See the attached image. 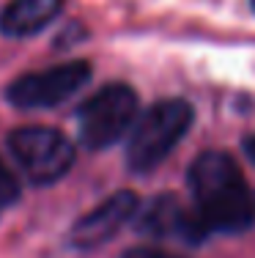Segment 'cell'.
<instances>
[{
	"label": "cell",
	"instance_id": "cell-1",
	"mask_svg": "<svg viewBox=\"0 0 255 258\" xmlns=\"http://www.w3.org/2000/svg\"><path fill=\"white\" fill-rule=\"evenodd\" d=\"M195 212L209 233H241L255 223V198L225 151H203L190 165Z\"/></svg>",
	"mask_w": 255,
	"mask_h": 258
},
{
	"label": "cell",
	"instance_id": "cell-2",
	"mask_svg": "<svg viewBox=\"0 0 255 258\" xmlns=\"http://www.w3.org/2000/svg\"><path fill=\"white\" fill-rule=\"evenodd\" d=\"M192 118V104L184 99H162L137 115L126 143V165L132 173H151L165 162L190 132Z\"/></svg>",
	"mask_w": 255,
	"mask_h": 258
},
{
	"label": "cell",
	"instance_id": "cell-3",
	"mask_svg": "<svg viewBox=\"0 0 255 258\" xmlns=\"http://www.w3.org/2000/svg\"><path fill=\"white\" fill-rule=\"evenodd\" d=\"M137 118V94L126 83H110L88 96L77 110V135L91 151L110 149Z\"/></svg>",
	"mask_w": 255,
	"mask_h": 258
},
{
	"label": "cell",
	"instance_id": "cell-4",
	"mask_svg": "<svg viewBox=\"0 0 255 258\" xmlns=\"http://www.w3.org/2000/svg\"><path fill=\"white\" fill-rule=\"evenodd\" d=\"M14 162L33 184H52L63 179L74 165V146L52 126H20L9 135Z\"/></svg>",
	"mask_w": 255,
	"mask_h": 258
},
{
	"label": "cell",
	"instance_id": "cell-5",
	"mask_svg": "<svg viewBox=\"0 0 255 258\" xmlns=\"http://www.w3.org/2000/svg\"><path fill=\"white\" fill-rule=\"evenodd\" d=\"M91 80V66L85 60L60 63L55 69L33 72L14 80L9 88V102L20 110H47L74 96Z\"/></svg>",
	"mask_w": 255,
	"mask_h": 258
},
{
	"label": "cell",
	"instance_id": "cell-6",
	"mask_svg": "<svg viewBox=\"0 0 255 258\" xmlns=\"http://www.w3.org/2000/svg\"><path fill=\"white\" fill-rule=\"evenodd\" d=\"M137 231L151 239H181L198 244L209 236L195 209H187L173 195H159L143 209L137 206Z\"/></svg>",
	"mask_w": 255,
	"mask_h": 258
},
{
	"label": "cell",
	"instance_id": "cell-7",
	"mask_svg": "<svg viewBox=\"0 0 255 258\" xmlns=\"http://www.w3.org/2000/svg\"><path fill=\"white\" fill-rule=\"evenodd\" d=\"M137 201L135 192H115L107 201H102L96 209H91L88 214H82L71 228V244L80 250H91L99 244L110 242V239L135 217Z\"/></svg>",
	"mask_w": 255,
	"mask_h": 258
},
{
	"label": "cell",
	"instance_id": "cell-8",
	"mask_svg": "<svg viewBox=\"0 0 255 258\" xmlns=\"http://www.w3.org/2000/svg\"><path fill=\"white\" fill-rule=\"evenodd\" d=\"M63 0H11L0 11V33L11 39H25L44 30L60 14Z\"/></svg>",
	"mask_w": 255,
	"mask_h": 258
},
{
	"label": "cell",
	"instance_id": "cell-9",
	"mask_svg": "<svg viewBox=\"0 0 255 258\" xmlns=\"http://www.w3.org/2000/svg\"><path fill=\"white\" fill-rule=\"evenodd\" d=\"M20 201V181L11 173V168L0 159V209L11 206Z\"/></svg>",
	"mask_w": 255,
	"mask_h": 258
},
{
	"label": "cell",
	"instance_id": "cell-10",
	"mask_svg": "<svg viewBox=\"0 0 255 258\" xmlns=\"http://www.w3.org/2000/svg\"><path fill=\"white\" fill-rule=\"evenodd\" d=\"M124 258H181V255H173V253L159 250V247H132L124 253Z\"/></svg>",
	"mask_w": 255,
	"mask_h": 258
},
{
	"label": "cell",
	"instance_id": "cell-11",
	"mask_svg": "<svg viewBox=\"0 0 255 258\" xmlns=\"http://www.w3.org/2000/svg\"><path fill=\"white\" fill-rule=\"evenodd\" d=\"M244 151H247V157H250L252 162H255V135H252V138H247V140H244Z\"/></svg>",
	"mask_w": 255,
	"mask_h": 258
},
{
	"label": "cell",
	"instance_id": "cell-12",
	"mask_svg": "<svg viewBox=\"0 0 255 258\" xmlns=\"http://www.w3.org/2000/svg\"><path fill=\"white\" fill-rule=\"evenodd\" d=\"M252 9H255V0H252Z\"/></svg>",
	"mask_w": 255,
	"mask_h": 258
}]
</instances>
